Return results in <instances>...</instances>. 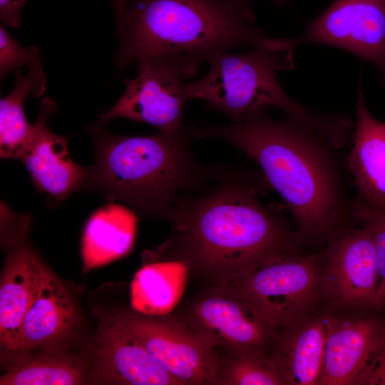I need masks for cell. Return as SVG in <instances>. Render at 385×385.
<instances>
[{
  "instance_id": "cell-15",
  "label": "cell",
  "mask_w": 385,
  "mask_h": 385,
  "mask_svg": "<svg viewBox=\"0 0 385 385\" xmlns=\"http://www.w3.org/2000/svg\"><path fill=\"white\" fill-rule=\"evenodd\" d=\"M329 316L312 317L280 329L270 357L284 385L319 384Z\"/></svg>"
},
{
  "instance_id": "cell-19",
  "label": "cell",
  "mask_w": 385,
  "mask_h": 385,
  "mask_svg": "<svg viewBox=\"0 0 385 385\" xmlns=\"http://www.w3.org/2000/svg\"><path fill=\"white\" fill-rule=\"evenodd\" d=\"M138 217L126 205L113 202L96 210L88 220L82 239L83 271L118 260L131 250Z\"/></svg>"
},
{
  "instance_id": "cell-21",
  "label": "cell",
  "mask_w": 385,
  "mask_h": 385,
  "mask_svg": "<svg viewBox=\"0 0 385 385\" xmlns=\"http://www.w3.org/2000/svg\"><path fill=\"white\" fill-rule=\"evenodd\" d=\"M12 91L0 101V155L3 159L20 160L26 149L34 129L24 111L26 98L41 97L46 88L41 63L29 67L26 76L21 68L15 71Z\"/></svg>"
},
{
  "instance_id": "cell-14",
  "label": "cell",
  "mask_w": 385,
  "mask_h": 385,
  "mask_svg": "<svg viewBox=\"0 0 385 385\" xmlns=\"http://www.w3.org/2000/svg\"><path fill=\"white\" fill-rule=\"evenodd\" d=\"M384 339L385 327L376 319L328 317L319 384H356Z\"/></svg>"
},
{
  "instance_id": "cell-26",
  "label": "cell",
  "mask_w": 385,
  "mask_h": 385,
  "mask_svg": "<svg viewBox=\"0 0 385 385\" xmlns=\"http://www.w3.org/2000/svg\"><path fill=\"white\" fill-rule=\"evenodd\" d=\"M356 384L385 385V339L361 374Z\"/></svg>"
},
{
  "instance_id": "cell-30",
  "label": "cell",
  "mask_w": 385,
  "mask_h": 385,
  "mask_svg": "<svg viewBox=\"0 0 385 385\" xmlns=\"http://www.w3.org/2000/svg\"><path fill=\"white\" fill-rule=\"evenodd\" d=\"M269 1L277 7H282L284 6L287 2V0H269Z\"/></svg>"
},
{
  "instance_id": "cell-1",
  "label": "cell",
  "mask_w": 385,
  "mask_h": 385,
  "mask_svg": "<svg viewBox=\"0 0 385 385\" xmlns=\"http://www.w3.org/2000/svg\"><path fill=\"white\" fill-rule=\"evenodd\" d=\"M195 134L231 143L260 167L288 205L300 243L329 244L356 220L337 155L345 143L265 111L229 125L195 129Z\"/></svg>"
},
{
  "instance_id": "cell-4",
  "label": "cell",
  "mask_w": 385,
  "mask_h": 385,
  "mask_svg": "<svg viewBox=\"0 0 385 385\" xmlns=\"http://www.w3.org/2000/svg\"><path fill=\"white\" fill-rule=\"evenodd\" d=\"M119 71L141 60L179 54L200 63L219 51L252 46L265 32L223 0H131L116 20Z\"/></svg>"
},
{
  "instance_id": "cell-7",
  "label": "cell",
  "mask_w": 385,
  "mask_h": 385,
  "mask_svg": "<svg viewBox=\"0 0 385 385\" xmlns=\"http://www.w3.org/2000/svg\"><path fill=\"white\" fill-rule=\"evenodd\" d=\"M200 63L179 54L156 56L141 60L138 75L125 79L126 88L116 103L99 117L101 124L123 118L148 123L158 131L185 128L184 107L189 101L182 79L193 76Z\"/></svg>"
},
{
  "instance_id": "cell-17",
  "label": "cell",
  "mask_w": 385,
  "mask_h": 385,
  "mask_svg": "<svg viewBox=\"0 0 385 385\" xmlns=\"http://www.w3.org/2000/svg\"><path fill=\"white\" fill-rule=\"evenodd\" d=\"M46 269L27 246L17 247L8 257L0 284V342L9 351L14 350L21 324Z\"/></svg>"
},
{
  "instance_id": "cell-20",
  "label": "cell",
  "mask_w": 385,
  "mask_h": 385,
  "mask_svg": "<svg viewBox=\"0 0 385 385\" xmlns=\"http://www.w3.org/2000/svg\"><path fill=\"white\" fill-rule=\"evenodd\" d=\"M189 272L184 262L170 258L144 265L130 286L133 311L148 316L168 314L182 298Z\"/></svg>"
},
{
  "instance_id": "cell-11",
  "label": "cell",
  "mask_w": 385,
  "mask_h": 385,
  "mask_svg": "<svg viewBox=\"0 0 385 385\" xmlns=\"http://www.w3.org/2000/svg\"><path fill=\"white\" fill-rule=\"evenodd\" d=\"M378 264L369 229L349 228L329 243L324 251L322 295L335 308L375 305Z\"/></svg>"
},
{
  "instance_id": "cell-28",
  "label": "cell",
  "mask_w": 385,
  "mask_h": 385,
  "mask_svg": "<svg viewBox=\"0 0 385 385\" xmlns=\"http://www.w3.org/2000/svg\"><path fill=\"white\" fill-rule=\"evenodd\" d=\"M244 15L247 19L255 23V11L252 0H223Z\"/></svg>"
},
{
  "instance_id": "cell-2",
  "label": "cell",
  "mask_w": 385,
  "mask_h": 385,
  "mask_svg": "<svg viewBox=\"0 0 385 385\" xmlns=\"http://www.w3.org/2000/svg\"><path fill=\"white\" fill-rule=\"evenodd\" d=\"M257 187L248 176L217 169L177 206L163 246L168 258L210 285H225L269 252L298 242L286 221L260 201Z\"/></svg>"
},
{
  "instance_id": "cell-12",
  "label": "cell",
  "mask_w": 385,
  "mask_h": 385,
  "mask_svg": "<svg viewBox=\"0 0 385 385\" xmlns=\"http://www.w3.org/2000/svg\"><path fill=\"white\" fill-rule=\"evenodd\" d=\"M93 363L89 379L95 384L185 385L160 366L116 314L98 312Z\"/></svg>"
},
{
  "instance_id": "cell-29",
  "label": "cell",
  "mask_w": 385,
  "mask_h": 385,
  "mask_svg": "<svg viewBox=\"0 0 385 385\" xmlns=\"http://www.w3.org/2000/svg\"><path fill=\"white\" fill-rule=\"evenodd\" d=\"M115 16V19L118 20L123 14L128 4L131 0H111Z\"/></svg>"
},
{
  "instance_id": "cell-18",
  "label": "cell",
  "mask_w": 385,
  "mask_h": 385,
  "mask_svg": "<svg viewBox=\"0 0 385 385\" xmlns=\"http://www.w3.org/2000/svg\"><path fill=\"white\" fill-rule=\"evenodd\" d=\"M76 309L61 282L47 268L21 324L14 351L24 352L59 340L72 328Z\"/></svg>"
},
{
  "instance_id": "cell-24",
  "label": "cell",
  "mask_w": 385,
  "mask_h": 385,
  "mask_svg": "<svg viewBox=\"0 0 385 385\" xmlns=\"http://www.w3.org/2000/svg\"><path fill=\"white\" fill-rule=\"evenodd\" d=\"M354 219L366 226L374 242L380 281L374 307L381 308L385 304V207L371 205L359 199L353 201Z\"/></svg>"
},
{
  "instance_id": "cell-3",
  "label": "cell",
  "mask_w": 385,
  "mask_h": 385,
  "mask_svg": "<svg viewBox=\"0 0 385 385\" xmlns=\"http://www.w3.org/2000/svg\"><path fill=\"white\" fill-rule=\"evenodd\" d=\"M89 126L96 149L83 188L108 201H120L135 213L170 221L189 192L215 172L198 164L192 152L193 129L123 136Z\"/></svg>"
},
{
  "instance_id": "cell-22",
  "label": "cell",
  "mask_w": 385,
  "mask_h": 385,
  "mask_svg": "<svg viewBox=\"0 0 385 385\" xmlns=\"http://www.w3.org/2000/svg\"><path fill=\"white\" fill-rule=\"evenodd\" d=\"M84 370L58 354H24L1 376V385H73L83 382Z\"/></svg>"
},
{
  "instance_id": "cell-27",
  "label": "cell",
  "mask_w": 385,
  "mask_h": 385,
  "mask_svg": "<svg viewBox=\"0 0 385 385\" xmlns=\"http://www.w3.org/2000/svg\"><path fill=\"white\" fill-rule=\"evenodd\" d=\"M28 0H0V17L4 26L17 28L21 25V15Z\"/></svg>"
},
{
  "instance_id": "cell-6",
  "label": "cell",
  "mask_w": 385,
  "mask_h": 385,
  "mask_svg": "<svg viewBox=\"0 0 385 385\" xmlns=\"http://www.w3.org/2000/svg\"><path fill=\"white\" fill-rule=\"evenodd\" d=\"M298 244L290 242L269 252L227 284L248 297L279 329L311 316L322 297L324 252H301Z\"/></svg>"
},
{
  "instance_id": "cell-25",
  "label": "cell",
  "mask_w": 385,
  "mask_h": 385,
  "mask_svg": "<svg viewBox=\"0 0 385 385\" xmlns=\"http://www.w3.org/2000/svg\"><path fill=\"white\" fill-rule=\"evenodd\" d=\"M41 63L40 50L36 46L24 47L7 32L5 26H0V77L9 73Z\"/></svg>"
},
{
  "instance_id": "cell-9",
  "label": "cell",
  "mask_w": 385,
  "mask_h": 385,
  "mask_svg": "<svg viewBox=\"0 0 385 385\" xmlns=\"http://www.w3.org/2000/svg\"><path fill=\"white\" fill-rule=\"evenodd\" d=\"M116 315L171 375L185 385H215L222 358L215 346L182 319L129 310Z\"/></svg>"
},
{
  "instance_id": "cell-13",
  "label": "cell",
  "mask_w": 385,
  "mask_h": 385,
  "mask_svg": "<svg viewBox=\"0 0 385 385\" xmlns=\"http://www.w3.org/2000/svg\"><path fill=\"white\" fill-rule=\"evenodd\" d=\"M58 110L50 98L39 105L29 143L21 160L36 188L48 195V202L56 204L83 188L87 168L74 162L69 155L67 138L53 133L48 118Z\"/></svg>"
},
{
  "instance_id": "cell-5",
  "label": "cell",
  "mask_w": 385,
  "mask_h": 385,
  "mask_svg": "<svg viewBox=\"0 0 385 385\" xmlns=\"http://www.w3.org/2000/svg\"><path fill=\"white\" fill-rule=\"evenodd\" d=\"M289 38H265L245 53L219 51L205 60L207 73L185 83L189 100H204L209 106L237 122L265 112L281 109L286 118L314 130L330 133L338 126L335 113H313L292 99L277 80V73L294 68Z\"/></svg>"
},
{
  "instance_id": "cell-10",
  "label": "cell",
  "mask_w": 385,
  "mask_h": 385,
  "mask_svg": "<svg viewBox=\"0 0 385 385\" xmlns=\"http://www.w3.org/2000/svg\"><path fill=\"white\" fill-rule=\"evenodd\" d=\"M292 46L322 43L376 65L385 76V0H334L312 20Z\"/></svg>"
},
{
  "instance_id": "cell-23",
  "label": "cell",
  "mask_w": 385,
  "mask_h": 385,
  "mask_svg": "<svg viewBox=\"0 0 385 385\" xmlns=\"http://www.w3.org/2000/svg\"><path fill=\"white\" fill-rule=\"evenodd\" d=\"M215 385H284V382L270 354L255 353L222 359Z\"/></svg>"
},
{
  "instance_id": "cell-8",
  "label": "cell",
  "mask_w": 385,
  "mask_h": 385,
  "mask_svg": "<svg viewBox=\"0 0 385 385\" xmlns=\"http://www.w3.org/2000/svg\"><path fill=\"white\" fill-rule=\"evenodd\" d=\"M182 319L232 356L270 354L280 331L248 297L228 284L205 289Z\"/></svg>"
},
{
  "instance_id": "cell-16",
  "label": "cell",
  "mask_w": 385,
  "mask_h": 385,
  "mask_svg": "<svg viewBox=\"0 0 385 385\" xmlns=\"http://www.w3.org/2000/svg\"><path fill=\"white\" fill-rule=\"evenodd\" d=\"M356 117L347 168L353 177L358 199L371 205L385 207V123L370 113L361 90Z\"/></svg>"
}]
</instances>
